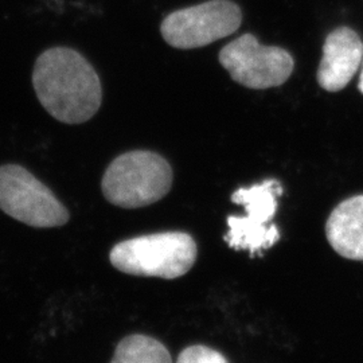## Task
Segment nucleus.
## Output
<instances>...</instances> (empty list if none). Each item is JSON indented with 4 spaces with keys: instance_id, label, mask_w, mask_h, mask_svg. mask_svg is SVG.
I'll list each match as a JSON object with an SVG mask.
<instances>
[{
    "instance_id": "nucleus-1",
    "label": "nucleus",
    "mask_w": 363,
    "mask_h": 363,
    "mask_svg": "<svg viewBox=\"0 0 363 363\" xmlns=\"http://www.w3.org/2000/svg\"><path fill=\"white\" fill-rule=\"evenodd\" d=\"M33 85L48 113L65 124L91 120L103 103L97 72L82 54L70 48L42 52L33 70Z\"/></svg>"
},
{
    "instance_id": "nucleus-2",
    "label": "nucleus",
    "mask_w": 363,
    "mask_h": 363,
    "mask_svg": "<svg viewBox=\"0 0 363 363\" xmlns=\"http://www.w3.org/2000/svg\"><path fill=\"white\" fill-rule=\"evenodd\" d=\"M172 169L163 156L147 151H130L108 166L101 189L105 199L123 208L152 205L169 194Z\"/></svg>"
},
{
    "instance_id": "nucleus-3",
    "label": "nucleus",
    "mask_w": 363,
    "mask_h": 363,
    "mask_svg": "<svg viewBox=\"0 0 363 363\" xmlns=\"http://www.w3.org/2000/svg\"><path fill=\"white\" fill-rule=\"evenodd\" d=\"M109 259L121 272L177 279L189 272L196 259L194 238L182 232L148 234L117 244Z\"/></svg>"
},
{
    "instance_id": "nucleus-4",
    "label": "nucleus",
    "mask_w": 363,
    "mask_h": 363,
    "mask_svg": "<svg viewBox=\"0 0 363 363\" xmlns=\"http://www.w3.org/2000/svg\"><path fill=\"white\" fill-rule=\"evenodd\" d=\"M281 194L283 186L276 179L237 190L232 201L242 205L247 216L228 217L226 244L234 250H247L252 257L273 247L280 240V232L271 220L277 211V198Z\"/></svg>"
},
{
    "instance_id": "nucleus-5",
    "label": "nucleus",
    "mask_w": 363,
    "mask_h": 363,
    "mask_svg": "<svg viewBox=\"0 0 363 363\" xmlns=\"http://www.w3.org/2000/svg\"><path fill=\"white\" fill-rule=\"evenodd\" d=\"M242 22L241 9L230 0H208L169 13L160 33L169 46L190 50L234 34Z\"/></svg>"
},
{
    "instance_id": "nucleus-6",
    "label": "nucleus",
    "mask_w": 363,
    "mask_h": 363,
    "mask_svg": "<svg viewBox=\"0 0 363 363\" xmlns=\"http://www.w3.org/2000/svg\"><path fill=\"white\" fill-rule=\"evenodd\" d=\"M0 208L34 228L62 226L69 220L67 210L50 189L18 164L0 166Z\"/></svg>"
},
{
    "instance_id": "nucleus-7",
    "label": "nucleus",
    "mask_w": 363,
    "mask_h": 363,
    "mask_svg": "<svg viewBox=\"0 0 363 363\" xmlns=\"http://www.w3.org/2000/svg\"><path fill=\"white\" fill-rule=\"evenodd\" d=\"M220 64L234 81L249 89H268L286 82L294 60L280 48L262 46L252 34L228 43L220 52Z\"/></svg>"
},
{
    "instance_id": "nucleus-8",
    "label": "nucleus",
    "mask_w": 363,
    "mask_h": 363,
    "mask_svg": "<svg viewBox=\"0 0 363 363\" xmlns=\"http://www.w3.org/2000/svg\"><path fill=\"white\" fill-rule=\"evenodd\" d=\"M363 43L359 35L347 27L333 31L323 46L318 70L319 85L328 91L343 89L362 64Z\"/></svg>"
},
{
    "instance_id": "nucleus-9",
    "label": "nucleus",
    "mask_w": 363,
    "mask_h": 363,
    "mask_svg": "<svg viewBox=\"0 0 363 363\" xmlns=\"http://www.w3.org/2000/svg\"><path fill=\"white\" fill-rule=\"evenodd\" d=\"M330 245L342 257L363 261V195L339 203L325 225Z\"/></svg>"
},
{
    "instance_id": "nucleus-10",
    "label": "nucleus",
    "mask_w": 363,
    "mask_h": 363,
    "mask_svg": "<svg viewBox=\"0 0 363 363\" xmlns=\"http://www.w3.org/2000/svg\"><path fill=\"white\" fill-rule=\"evenodd\" d=\"M111 363H172V359L159 340L145 335H130L117 345Z\"/></svg>"
},
{
    "instance_id": "nucleus-11",
    "label": "nucleus",
    "mask_w": 363,
    "mask_h": 363,
    "mask_svg": "<svg viewBox=\"0 0 363 363\" xmlns=\"http://www.w3.org/2000/svg\"><path fill=\"white\" fill-rule=\"evenodd\" d=\"M177 363H229L218 351L206 346H191L182 351Z\"/></svg>"
},
{
    "instance_id": "nucleus-12",
    "label": "nucleus",
    "mask_w": 363,
    "mask_h": 363,
    "mask_svg": "<svg viewBox=\"0 0 363 363\" xmlns=\"http://www.w3.org/2000/svg\"><path fill=\"white\" fill-rule=\"evenodd\" d=\"M358 88H359L361 93H363V70L362 74H361V79H359V84H358Z\"/></svg>"
}]
</instances>
